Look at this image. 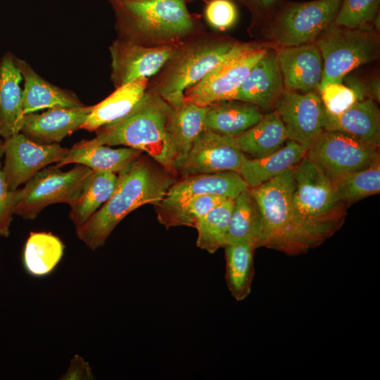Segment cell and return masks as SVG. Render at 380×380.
<instances>
[{
    "label": "cell",
    "instance_id": "obj_12",
    "mask_svg": "<svg viewBox=\"0 0 380 380\" xmlns=\"http://www.w3.org/2000/svg\"><path fill=\"white\" fill-rule=\"evenodd\" d=\"M274 107L284 124L288 140L305 151L324 131L326 110L320 96L314 91L284 89Z\"/></svg>",
    "mask_w": 380,
    "mask_h": 380
},
{
    "label": "cell",
    "instance_id": "obj_18",
    "mask_svg": "<svg viewBox=\"0 0 380 380\" xmlns=\"http://www.w3.org/2000/svg\"><path fill=\"white\" fill-rule=\"evenodd\" d=\"M92 108L93 106L53 108L40 114H25L20 132L37 144H58L82 129Z\"/></svg>",
    "mask_w": 380,
    "mask_h": 380
},
{
    "label": "cell",
    "instance_id": "obj_41",
    "mask_svg": "<svg viewBox=\"0 0 380 380\" xmlns=\"http://www.w3.org/2000/svg\"><path fill=\"white\" fill-rule=\"evenodd\" d=\"M369 91L376 101H379L380 88L379 81L378 80H372L369 85Z\"/></svg>",
    "mask_w": 380,
    "mask_h": 380
},
{
    "label": "cell",
    "instance_id": "obj_9",
    "mask_svg": "<svg viewBox=\"0 0 380 380\" xmlns=\"http://www.w3.org/2000/svg\"><path fill=\"white\" fill-rule=\"evenodd\" d=\"M267 49L257 44H235L227 56L200 82L184 92V101L207 107L234 100L253 65Z\"/></svg>",
    "mask_w": 380,
    "mask_h": 380
},
{
    "label": "cell",
    "instance_id": "obj_27",
    "mask_svg": "<svg viewBox=\"0 0 380 380\" xmlns=\"http://www.w3.org/2000/svg\"><path fill=\"white\" fill-rule=\"evenodd\" d=\"M257 106L241 101L230 100L208 106L204 130L227 136H236L248 129L262 118Z\"/></svg>",
    "mask_w": 380,
    "mask_h": 380
},
{
    "label": "cell",
    "instance_id": "obj_28",
    "mask_svg": "<svg viewBox=\"0 0 380 380\" xmlns=\"http://www.w3.org/2000/svg\"><path fill=\"white\" fill-rule=\"evenodd\" d=\"M232 137L242 153L252 158L273 153L288 141L284 124L275 110L263 115L255 125Z\"/></svg>",
    "mask_w": 380,
    "mask_h": 380
},
{
    "label": "cell",
    "instance_id": "obj_40",
    "mask_svg": "<svg viewBox=\"0 0 380 380\" xmlns=\"http://www.w3.org/2000/svg\"><path fill=\"white\" fill-rule=\"evenodd\" d=\"M94 376L91 369L86 361L78 355L71 360L70 365L61 379H93Z\"/></svg>",
    "mask_w": 380,
    "mask_h": 380
},
{
    "label": "cell",
    "instance_id": "obj_19",
    "mask_svg": "<svg viewBox=\"0 0 380 380\" xmlns=\"http://www.w3.org/2000/svg\"><path fill=\"white\" fill-rule=\"evenodd\" d=\"M284 90L277 53L267 51L251 68L234 100L248 102L266 109L274 106Z\"/></svg>",
    "mask_w": 380,
    "mask_h": 380
},
{
    "label": "cell",
    "instance_id": "obj_3",
    "mask_svg": "<svg viewBox=\"0 0 380 380\" xmlns=\"http://www.w3.org/2000/svg\"><path fill=\"white\" fill-rule=\"evenodd\" d=\"M292 168L248 189L258 204L262 220L258 248L266 247L295 255L324 241L303 225L294 214Z\"/></svg>",
    "mask_w": 380,
    "mask_h": 380
},
{
    "label": "cell",
    "instance_id": "obj_21",
    "mask_svg": "<svg viewBox=\"0 0 380 380\" xmlns=\"http://www.w3.org/2000/svg\"><path fill=\"white\" fill-rule=\"evenodd\" d=\"M22 74L15 60L6 53L0 60V136L6 139L20 132L24 117Z\"/></svg>",
    "mask_w": 380,
    "mask_h": 380
},
{
    "label": "cell",
    "instance_id": "obj_16",
    "mask_svg": "<svg viewBox=\"0 0 380 380\" xmlns=\"http://www.w3.org/2000/svg\"><path fill=\"white\" fill-rule=\"evenodd\" d=\"M248 186L238 172L197 174L185 176L168 189L157 210L179 207L190 198L202 195H217L234 199Z\"/></svg>",
    "mask_w": 380,
    "mask_h": 380
},
{
    "label": "cell",
    "instance_id": "obj_5",
    "mask_svg": "<svg viewBox=\"0 0 380 380\" xmlns=\"http://www.w3.org/2000/svg\"><path fill=\"white\" fill-rule=\"evenodd\" d=\"M323 59L319 89L342 82L355 68L376 60L380 44L377 34L367 28L348 29L329 25L315 42Z\"/></svg>",
    "mask_w": 380,
    "mask_h": 380
},
{
    "label": "cell",
    "instance_id": "obj_6",
    "mask_svg": "<svg viewBox=\"0 0 380 380\" xmlns=\"http://www.w3.org/2000/svg\"><path fill=\"white\" fill-rule=\"evenodd\" d=\"M94 170L77 164L68 171L52 166L42 169L25 186L14 191L12 214L34 220L47 205H69L80 194Z\"/></svg>",
    "mask_w": 380,
    "mask_h": 380
},
{
    "label": "cell",
    "instance_id": "obj_24",
    "mask_svg": "<svg viewBox=\"0 0 380 380\" xmlns=\"http://www.w3.org/2000/svg\"><path fill=\"white\" fill-rule=\"evenodd\" d=\"M207 110L208 106L203 107L185 101L173 108L168 132L175 155V172H179L194 142L204 130Z\"/></svg>",
    "mask_w": 380,
    "mask_h": 380
},
{
    "label": "cell",
    "instance_id": "obj_34",
    "mask_svg": "<svg viewBox=\"0 0 380 380\" xmlns=\"http://www.w3.org/2000/svg\"><path fill=\"white\" fill-rule=\"evenodd\" d=\"M336 194L347 207L380 191V161L334 181Z\"/></svg>",
    "mask_w": 380,
    "mask_h": 380
},
{
    "label": "cell",
    "instance_id": "obj_17",
    "mask_svg": "<svg viewBox=\"0 0 380 380\" xmlns=\"http://www.w3.org/2000/svg\"><path fill=\"white\" fill-rule=\"evenodd\" d=\"M277 56L284 89L302 93L319 91L324 65L315 42L281 46Z\"/></svg>",
    "mask_w": 380,
    "mask_h": 380
},
{
    "label": "cell",
    "instance_id": "obj_10",
    "mask_svg": "<svg viewBox=\"0 0 380 380\" xmlns=\"http://www.w3.org/2000/svg\"><path fill=\"white\" fill-rule=\"evenodd\" d=\"M305 156L331 181L380 161L379 148L337 131L324 130Z\"/></svg>",
    "mask_w": 380,
    "mask_h": 380
},
{
    "label": "cell",
    "instance_id": "obj_8",
    "mask_svg": "<svg viewBox=\"0 0 380 380\" xmlns=\"http://www.w3.org/2000/svg\"><path fill=\"white\" fill-rule=\"evenodd\" d=\"M236 43L203 42L178 49L158 86L157 94L172 108L184 102V92L200 82L227 56Z\"/></svg>",
    "mask_w": 380,
    "mask_h": 380
},
{
    "label": "cell",
    "instance_id": "obj_22",
    "mask_svg": "<svg viewBox=\"0 0 380 380\" xmlns=\"http://www.w3.org/2000/svg\"><path fill=\"white\" fill-rule=\"evenodd\" d=\"M15 60L25 82L23 90L24 115L46 108L84 106L73 93L46 81L25 61Z\"/></svg>",
    "mask_w": 380,
    "mask_h": 380
},
{
    "label": "cell",
    "instance_id": "obj_33",
    "mask_svg": "<svg viewBox=\"0 0 380 380\" xmlns=\"http://www.w3.org/2000/svg\"><path fill=\"white\" fill-rule=\"evenodd\" d=\"M234 200L227 198L201 217L195 224L196 246L210 253L224 248Z\"/></svg>",
    "mask_w": 380,
    "mask_h": 380
},
{
    "label": "cell",
    "instance_id": "obj_1",
    "mask_svg": "<svg viewBox=\"0 0 380 380\" xmlns=\"http://www.w3.org/2000/svg\"><path fill=\"white\" fill-rule=\"evenodd\" d=\"M175 182L173 174L156 167L141 156L129 169L118 174L113 194L76 229L77 237L93 251L102 247L126 215L145 204L157 206Z\"/></svg>",
    "mask_w": 380,
    "mask_h": 380
},
{
    "label": "cell",
    "instance_id": "obj_20",
    "mask_svg": "<svg viewBox=\"0 0 380 380\" xmlns=\"http://www.w3.org/2000/svg\"><path fill=\"white\" fill-rule=\"evenodd\" d=\"M324 130L348 134L369 146L379 148L380 112L372 98L356 101L344 112L331 115L326 111Z\"/></svg>",
    "mask_w": 380,
    "mask_h": 380
},
{
    "label": "cell",
    "instance_id": "obj_26",
    "mask_svg": "<svg viewBox=\"0 0 380 380\" xmlns=\"http://www.w3.org/2000/svg\"><path fill=\"white\" fill-rule=\"evenodd\" d=\"M147 83L148 79L142 78L117 87L110 96L93 106L82 129L96 131L127 115L144 96Z\"/></svg>",
    "mask_w": 380,
    "mask_h": 380
},
{
    "label": "cell",
    "instance_id": "obj_39",
    "mask_svg": "<svg viewBox=\"0 0 380 380\" xmlns=\"http://www.w3.org/2000/svg\"><path fill=\"white\" fill-rule=\"evenodd\" d=\"M4 155L3 141L0 140V236L9 235L12 217L14 191H10L1 169V158Z\"/></svg>",
    "mask_w": 380,
    "mask_h": 380
},
{
    "label": "cell",
    "instance_id": "obj_29",
    "mask_svg": "<svg viewBox=\"0 0 380 380\" xmlns=\"http://www.w3.org/2000/svg\"><path fill=\"white\" fill-rule=\"evenodd\" d=\"M65 245L51 232H30L23 254L25 271L34 277H44L52 273L61 262Z\"/></svg>",
    "mask_w": 380,
    "mask_h": 380
},
{
    "label": "cell",
    "instance_id": "obj_36",
    "mask_svg": "<svg viewBox=\"0 0 380 380\" xmlns=\"http://www.w3.org/2000/svg\"><path fill=\"white\" fill-rule=\"evenodd\" d=\"M380 0H342L332 23L348 29L366 28L379 16Z\"/></svg>",
    "mask_w": 380,
    "mask_h": 380
},
{
    "label": "cell",
    "instance_id": "obj_13",
    "mask_svg": "<svg viewBox=\"0 0 380 380\" xmlns=\"http://www.w3.org/2000/svg\"><path fill=\"white\" fill-rule=\"evenodd\" d=\"M5 156L2 172L10 191L27 182L49 164L59 163L69 148L58 144H37L19 132L3 141Z\"/></svg>",
    "mask_w": 380,
    "mask_h": 380
},
{
    "label": "cell",
    "instance_id": "obj_38",
    "mask_svg": "<svg viewBox=\"0 0 380 380\" xmlns=\"http://www.w3.org/2000/svg\"><path fill=\"white\" fill-rule=\"evenodd\" d=\"M205 17L213 27L224 30L235 24L238 11L231 0H210L205 8Z\"/></svg>",
    "mask_w": 380,
    "mask_h": 380
},
{
    "label": "cell",
    "instance_id": "obj_32",
    "mask_svg": "<svg viewBox=\"0 0 380 380\" xmlns=\"http://www.w3.org/2000/svg\"><path fill=\"white\" fill-rule=\"evenodd\" d=\"M224 248L226 283L234 298L241 301L251 291L254 277L253 252L255 248L246 243L230 244Z\"/></svg>",
    "mask_w": 380,
    "mask_h": 380
},
{
    "label": "cell",
    "instance_id": "obj_37",
    "mask_svg": "<svg viewBox=\"0 0 380 380\" xmlns=\"http://www.w3.org/2000/svg\"><path fill=\"white\" fill-rule=\"evenodd\" d=\"M319 91L326 111L331 115L340 114L360 101L356 92L342 82L329 84Z\"/></svg>",
    "mask_w": 380,
    "mask_h": 380
},
{
    "label": "cell",
    "instance_id": "obj_42",
    "mask_svg": "<svg viewBox=\"0 0 380 380\" xmlns=\"http://www.w3.org/2000/svg\"><path fill=\"white\" fill-rule=\"evenodd\" d=\"M258 6L265 9L271 8L276 3L277 0H253Z\"/></svg>",
    "mask_w": 380,
    "mask_h": 380
},
{
    "label": "cell",
    "instance_id": "obj_4",
    "mask_svg": "<svg viewBox=\"0 0 380 380\" xmlns=\"http://www.w3.org/2000/svg\"><path fill=\"white\" fill-rule=\"evenodd\" d=\"M291 195L294 214L300 222L323 241L343 224L346 206L333 182L305 156L292 168Z\"/></svg>",
    "mask_w": 380,
    "mask_h": 380
},
{
    "label": "cell",
    "instance_id": "obj_25",
    "mask_svg": "<svg viewBox=\"0 0 380 380\" xmlns=\"http://www.w3.org/2000/svg\"><path fill=\"white\" fill-rule=\"evenodd\" d=\"M305 153L300 145L288 140L280 149L268 156L252 158L244 155L238 172L248 188H254L293 167Z\"/></svg>",
    "mask_w": 380,
    "mask_h": 380
},
{
    "label": "cell",
    "instance_id": "obj_15",
    "mask_svg": "<svg viewBox=\"0 0 380 380\" xmlns=\"http://www.w3.org/2000/svg\"><path fill=\"white\" fill-rule=\"evenodd\" d=\"M244 154L231 136L203 130L179 171L184 177L220 172H238Z\"/></svg>",
    "mask_w": 380,
    "mask_h": 380
},
{
    "label": "cell",
    "instance_id": "obj_11",
    "mask_svg": "<svg viewBox=\"0 0 380 380\" xmlns=\"http://www.w3.org/2000/svg\"><path fill=\"white\" fill-rule=\"evenodd\" d=\"M342 0H314L286 5L277 14L273 38L281 46L313 42L333 23Z\"/></svg>",
    "mask_w": 380,
    "mask_h": 380
},
{
    "label": "cell",
    "instance_id": "obj_14",
    "mask_svg": "<svg viewBox=\"0 0 380 380\" xmlns=\"http://www.w3.org/2000/svg\"><path fill=\"white\" fill-rule=\"evenodd\" d=\"M172 45L148 47L132 41L116 40L110 46L111 78L115 87L156 74L175 56Z\"/></svg>",
    "mask_w": 380,
    "mask_h": 380
},
{
    "label": "cell",
    "instance_id": "obj_7",
    "mask_svg": "<svg viewBox=\"0 0 380 380\" xmlns=\"http://www.w3.org/2000/svg\"><path fill=\"white\" fill-rule=\"evenodd\" d=\"M120 22L139 35L170 40L194 28L184 0H110Z\"/></svg>",
    "mask_w": 380,
    "mask_h": 380
},
{
    "label": "cell",
    "instance_id": "obj_35",
    "mask_svg": "<svg viewBox=\"0 0 380 380\" xmlns=\"http://www.w3.org/2000/svg\"><path fill=\"white\" fill-rule=\"evenodd\" d=\"M227 198L217 195L193 197L179 207L157 210L158 219L167 229L175 226L194 227L197 220Z\"/></svg>",
    "mask_w": 380,
    "mask_h": 380
},
{
    "label": "cell",
    "instance_id": "obj_2",
    "mask_svg": "<svg viewBox=\"0 0 380 380\" xmlns=\"http://www.w3.org/2000/svg\"><path fill=\"white\" fill-rule=\"evenodd\" d=\"M173 108L157 93L146 92L137 106L119 120L97 129L87 145H123L146 153L175 174V155L168 132Z\"/></svg>",
    "mask_w": 380,
    "mask_h": 380
},
{
    "label": "cell",
    "instance_id": "obj_31",
    "mask_svg": "<svg viewBox=\"0 0 380 380\" xmlns=\"http://www.w3.org/2000/svg\"><path fill=\"white\" fill-rule=\"evenodd\" d=\"M234 200L224 246L246 243L257 248L262 230V220L258 204L248 188Z\"/></svg>",
    "mask_w": 380,
    "mask_h": 380
},
{
    "label": "cell",
    "instance_id": "obj_30",
    "mask_svg": "<svg viewBox=\"0 0 380 380\" xmlns=\"http://www.w3.org/2000/svg\"><path fill=\"white\" fill-rule=\"evenodd\" d=\"M118 175L94 171L80 194L70 205V218L76 229L82 227L113 194Z\"/></svg>",
    "mask_w": 380,
    "mask_h": 380
},
{
    "label": "cell",
    "instance_id": "obj_23",
    "mask_svg": "<svg viewBox=\"0 0 380 380\" xmlns=\"http://www.w3.org/2000/svg\"><path fill=\"white\" fill-rule=\"evenodd\" d=\"M141 153L142 151L130 147L113 149L104 145H87L80 141L55 166L61 167L76 163L94 171L119 174L129 169Z\"/></svg>",
    "mask_w": 380,
    "mask_h": 380
}]
</instances>
